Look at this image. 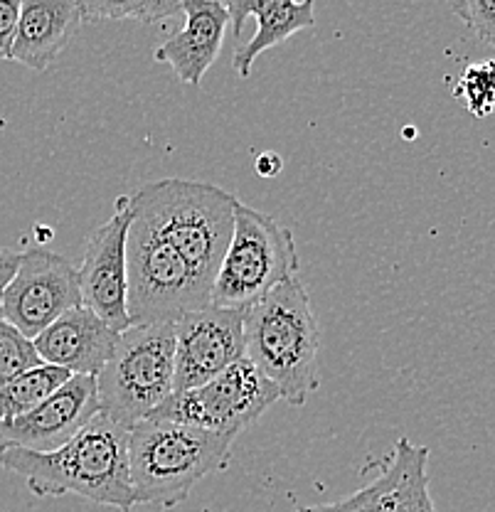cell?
Segmentation results:
<instances>
[{
  "label": "cell",
  "instance_id": "603a6c76",
  "mask_svg": "<svg viewBox=\"0 0 495 512\" xmlns=\"http://www.w3.org/2000/svg\"><path fill=\"white\" fill-rule=\"evenodd\" d=\"M454 10L478 40L495 47V0H456Z\"/></svg>",
  "mask_w": 495,
  "mask_h": 512
},
{
  "label": "cell",
  "instance_id": "8992f818",
  "mask_svg": "<svg viewBox=\"0 0 495 512\" xmlns=\"http://www.w3.org/2000/svg\"><path fill=\"white\" fill-rule=\"evenodd\" d=\"M294 276H298V252L291 229L276 217L239 202L210 303L247 311L271 288Z\"/></svg>",
  "mask_w": 495,
  "mask_h": 512
},
{
  "label": "cell",
  "instance_id": "9a60e30c",
  "mask_svg": "<svg viewBox=\"0 0 495 512\" xmlns=\"http://www.w3.org/2000/svg\"><path fill=\"white\" fill-rule=\"evenodd\" d=\"M230 15L234 37L242 35L244 20L257 15L259 28L247 45L234 52L232 67L242 79L249 77L254 60L271 47L281 45L301 30L316 25V0H222Z\"/></svg>",
  "mask_w": 495,
  "mask_h": 512
},
{
  "label": "cell",
  "instance_id": "4316f807",
  "mask_svg": "<svg viewBox=\"0 0 495 512\" xmlns=\"http://www.w3.org/2000/svg\"><path fill=\"white\" fill-rule=\"evenodd\" d=\"M151 3H153V8H156L158 23H161V20L173 18V15L183 13V0H151Z\"/></svg>",
  "mask_w": 495,
  "mask_h": 512
},
{
  "label": "cell",
  "instance_id": "30bf717a",
  "mask_svg": "<svg viewBox=\"0 0 495 512\" xmlns=\"http://www.w3.org/2000/svg\"><path fill=\"white\" fill-rule=\"evenodd\" d=\"M131 220V195L116 197L114 215L89 234L82 266L77 269L82 306L97 313L119 333L131 328L129 308H126V239H129Z\"/></svg>",
  "mask_w": 495,
  "mask_h": 512
},
{
  "label": "cell",
  "instance_id": "44dd1931",
  "mask_svg": "<svg viewBox=\"0 0 495 512\" xmlns=\"http://www.w3.org/2000/svg\"><path fill=\"white\" fill-rule=\"evenodd\" d=\"M42 365L35 343L0 316V384Z\"/></svg>",
  "mask_w": 495,
  "mask_h": 512
},
{
  "label": "cell",
  "instance_id": "5bb4252c",
  "mask_svg": "<svg viewBox=\"0 0 495 512\" xmlns=\"http://www.w3.org/2000/svg\"><path fill=\"white\" fill-rule=\"evenodd\" d=\"M185 25L153 52L158 64H168L180 82L200 87L207 69L220 57L230 15L222 0H183Z\"/></svg>",
  "mask_w": 495,
  "mask_h": 512
},
{
  "label": "cell",
  "instance_id": "5b68a950",
  "mask_svg": "<svg viewBox=\"0 0 495 512\" xmlns=\"http://www.w3.org/2000/svg\"><path fill=\"white\" fill-rule=\"evenodd\" d=\"M94 380L99 412L131 431L173 394L175 323L126 328Z\"/></svg>",
  "mask_w": 495,
  "mask_h": 512
},
{
  "label": "cell",
  "instance_id": "6da1fadb",
  "mask_svg": "<svg viewBox=\"0 0 495 512\" xmlns=\"http://www.w3.org/2000/svg\"><path fill=\"white\" fill-rule=\"evenodd\" d=\"M0 466L23 478L40 498L77 495L119 512H131L136 505L129 476V429L101 412L50 453L3 448Z\"/></svg>",
  "mask_w": 495,
  "mask_h": 512
},
{
  "label": "cell",
  "instance_id": "9c48e42d",
  "mask_svg": "<svg viewBox=\"0 0 495 512\" xmlns=\"http://www.w3.org/2000/svg\"><path fill=\"white\" fill-rule=\"evenodd\" d=\"M82 306L77 269L45 247L20 254V264L0 301V316L35 340L57 318Z\"/></svg>",
  "mask_w": 495,
  "mask_h": 512
},
{
  "label": "cell",
  "instance_id": "7402d4cb",
  "mask_svg": "<svg viewBox=\"0 0 495 512\" xmlns=\"http://www.w3.org/2000/svg\"><path fill=\"white\" fill-rule=\"evenodd\" d=\"M82 23L94 20H138V23H158L156 8L151 0H74Z\"/></svg>",
  "mask_w": 495,
  "mask_h": 512
},
{
  "label": "cell",
  "instance_id": "484cf974",
  "mask_svg": "<svg viewBox=\"0 0 495 512\" xmlns=\"http://www.w3.org/2000/svg\"><path fill=\"white\" fill-rule=\"evenodd\" d=\"M257 173L262 175V178H274V175L281 173V168H284V163H281V156H276V153H262V156L257 158Z\"/></svg>",
  "mask_w": 495,
  "mask_h": 512
},
{
  "label": "cell",
  "instance_id": "d6986e66",
  "mask_svg": "<svg viewBox=\"0 0 495 512\" xmlns=\"http://www.w3.org/2000/svg\"><path fill=\"white\" fill-rule=\"evenodd\" d=\"M456 96L476 119L495 114V60L476 62L466 67L456 84Z\"/></svg>",
  "mask_w": 495,
  "mask_h": 512
},
{
  "label": "cell",
  "instance_id": "4fadbf2b",
  "mask_svg": "<svg viewBox=\"0 0 495 512\" xmlns=\"http://www.w3.org/2000/svg\"><path fill=\"white\" fill-rule=\"evenodd\" d=\"M121 333L106 325L87 306L60 316L33 340L42 362L67 370L69 375L97 377L119 345Z\"/></svg>",
  "mask_w": 495,
  "mask_h": 512
},
{
  "label": "cell",
  "instance_id": "ba28073f",
  "mask_svg": "<svg viewBox=\"0 0 495 512\" xmlns=\"http://www.w3.org/2000/svg\"><path fill=\"white\" fill-rule=\"evenodd\" d=\"M279 399V389L266 380L254 362L242 357L210 382L185 392H173L148 419L239 436L247 426L257 424L266 409Z\"/></svg>",
  "mask_w": 495,
  "mask_h": 512
},
{
  "label": "cell",
  "instance_id": "8fae6325",
  "mask_svg": "<svg viewBox=\"0 0 495 512\" xmlns=\"http://www.w3.org/2000/svg\"><path fill=\"white\" fill-rule=\"evenodd\" d=\"M244 357V311L207 303L175 323L173 392L210 382Z\"/></svg>",
  "mask_w": 495,
  "mask_h": 512
},
{
  "label": "cell",
  "instance_id": "7c38bea8",
  "mask_svg": "<svg viewBox=\"0 0 495 512\" xmlns=\"http://www.w3.org/2000/svg\"><path fill=\"white\" fill-rule=\"evenodd\" d=\"M97 412V380L89 375H72L28 414L0 424V451L3 448H23L33 453L55 451L65 446L79 429H84Z\"/></svg>",
  "mask_w": 495,
  "mask_h": 512
},
{
  "label": "cell",
  "instance_id": "3957f363",
  "mask_svg": "<svg viewBox=\"0 0 495 512\" xmlns=\"http://www.w3.org/2000/svg\"><path fill=\"white\" fill-rule=\"evenodd\" d=\"M131 200L133 210L183 256L212 296L217 269L232 239L237 197L200 180L163 178L141 185Z\"/></svg>",
  "mask_w": 495,
  "mask_h": 512
},
{
  "label": "cell",
  "instance_id": "cb8c5ba5",
  "mask_svg": "<svg viewBox=\"0 0 495 512\" xmlns=\"http://www.w3.org/2000/svg\"><path fill=\"white\" fill-rule=\"evenodd\" d=\"M20 8H23V0H0V60H10V55H13Z\"/></svg>",
  "mask_w": 495,
  "mask_h": 512
},
{
  "label": "cell",
  "instance_id": "ac0fdd59",
  "mask_svg": "<svg viewBox=\"0 0 495 512\" xmlns=\"http://www.w3.org/2000/svg\"><path fill=\"white\" fill-rule=\"evenodd\" d=\"M69 377L72 375L62 367L42 362L40 367H33L15 380L0 384V424L28 414L37 404L45 402L55 389H60Z\"/></svg>",
  "mask_w": 495,
  "mask_h": 512
},
{
  "label": "cell",
  "instance_id": "e0dca14e",
  "mask_svg": "<svg viewBox=\"0 0 495 512\" xmlns=\"http://www.w3.org/2000/svg\"><path fill=\"white\" fill-rule=\"evenodd\" d=\"M392 476V512H436L429 493V448L397 439L385 461Z\"/></svg>",
  "mask_w": 495,
  "mask_h": 512
},
{
  "label": "cell",
  "instance_id": "2e32d148",
  "mask_svg": "<svg viewBox=\"0 0 495 512\" xmlns=\"http://www.w3.org/2000/svg\"><path fill=\"white\" fill-rule=\"evenodd\" d=\"M82 25L74 0H23L10 62L45 72L65 52Z\"/></svg>",
  "mask_w": 495,
  "mask_h": 512
},
{
  "label": "cell",
  "instance_id": "277c9868",
  "mask_svg": "<svg viewBox=\"0 0 495 512\" xmlns=\"http://www.w3.org/2000/svg\"><path fill=\"white\" fill-rule=\"evenodd\" d=\"M237 436L143 419L129 431V476L136 505L185 503L202 478L227 468Z\"/></svg>",
  "mask_w": 495,
  "mask_h": 512
},
{
  "label": "cell",
  "instance_id": "7a4b0ae2",
  "mask_svg": "<svg viewBox=\"0 0 495 512\" xmlns=\"http://www.w3.org/2000/svg\"><path fill=\"white\" fill-rule=\"evenodd\" d=\"M318 350V318L298 276L274 286L244 311V357L291 407H303L321 387Z\"/></svg>",
  "mask_w": 495,
  "mask_h": 512
},
{
  "label": "cell",
  "instance_id": "52a82bcc",
  "mask_svg": "<svg viewBox=\"0 0 495 512\" xmlns=\"http://www.w3.org/2000/svg\"><path fill=\"white\" fill-rule=\"evenodd\" d=\"M210 303L185 259L170 247L146 217L133 210L126 239V308L131 325L178 323Z\"/></svg>",
  "mask_w": 495,
  "mask_h": 512
},
{
  "label": "cell",
  "instance_id": "ffe728a7",
  "mask_svg": "<svg viewBox=\"0 0 495 512\" xmlns=\"http://www.w3.org/2000/svg\"><path fill=\"white\" fill-rule=\"evenodd\" d=\"M291 512H392V476L387 466L377 473L375 480L360 488L358 493L328 505H313V508H298Z\"/></svg>",
  "mask_w": 495,
  "mask_h": 512
},
{
  "label": "cell",
  "instance_id": "d4e9b609",
  "mask_svg": "<svg viewBox=\"0 0 495 512\" xmlns=\"http://www.w3.org/2000/svg\"><path fill=\"white\" fill-rule=\"evenodd\" d=\"M20 254L23 252H15V249H0V301H3L5 286L10 284V279H13L15 271H18Z\"/></svg>",
  "mask_w": 495,
  "mask_h": 512
}]
</instances>
